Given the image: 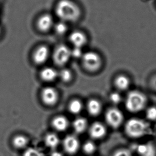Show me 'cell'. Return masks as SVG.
Here are the masks:
<instances>
[{
    "label": "cell",
    "mask_w": 156,
    "mask_h": 156,
    "mask_svg": "<svg viewBox=\"0 0 156 156\" xmlns=\"http://www.w3.org/2000/svg\"><path fill=\"white\" fill-rule=\"evenodd\" d=\"M107 129L105 126L101 122H94L89 129V134L92 139H100L105 136Z\"/></svg>",
    "instance_id": "9c48e42d"
},
{
    "label": "cell",
    "mask_w": 156,
    "mask_h": 156,
    "mask_svg": "<svg viewBox=\"0 0 156 156\" xmlns=\"http://www.w3.org/2000/svg\"><path fill=\"white\" fill-rule=\"evenodd\" d=\"M105 117L108 124L113 129H117L120 127L124 121L122 112L116 108H112L108 110Z\"/></svg>",
    "instance_id": "5b68a950"
},
{
    "label": "cell",
    "mask_w": 156,
    "mask_h": 156,
    "mask_svg": "<svg viewBox=\"0 0 156 156\" xmlns=\"http://www.w3.org/2000/svg\"><path fill=\"white\" fill-rule=\"evenodd\" d=\"M82 48L74 47V49L71 50V56L75 58H79L83 56Z\"/></svg>",
    "instance_id": "f1b7e54d"
},
{
    "label": "cell",
    "mask_w": 156,
    "mask_h": 156,
    "mask_svg": "<svg viewBox=\"0 0 156 156\" xmlns=\"http://www.w3.org/2000/svg\"><path fill=\"white\" fill-rule=\"evenodd\" d=\"M87 109L91 116H97L101 112V104L98 100L91 99L87 103Z\"/></svg>",
    "instance_id": "5bb4252c"
},
{
    "label": "cell",
    "mask_w": 156,
    "mask_h": 156,
    "mask_svg": "<svg viewBox=\"0 0 156 156\" xmlns=\"http://www.w3.org/2000/svg\"><path fill=\"white\" fill-rule=\"evenodd\" d=\"M152 85H153V87L154 88V90L156 91V77L154 78V80H153V82H152Z\"/></svg>",
    "instance_id": "4dcf8cb0"
},
{
    "label": "cell",
    "mask_w": 156,
    "mask_h": 156,
    "mask_svg": "<svg viewBox=\"0 0 156 156\" xmlns=\"http://www.w3.org/2000/svg\"><path fill=\"white\" fill-rule=\"evenodd\" d=\"M54 20L52 16L50 14H44L38 18L37 26L41 32H47L51 30L53 26Z\"/></svg>",
    "instance_id": "8fae6325"
},
{
    "label": "cell",
    "mask_w": 156,
    "mask_h": 156,
    "mask_svg": "<svg viewBox=\"0 0 156 156\" xmlns=\"http://www.w3.org/2000/svg\"><path fill=\"white\" fill-rule=\"evenodd\" d=\"M112 156H132V154L129 149H120L114 152Z\"/></svg>",
    "instance_id": "83f0119b"
},
{
    "label": "cell",
    "mask_w": 156,
    "mask_h": 156,
    "mask_svg": "<svg viewBox=\"0 0 156 156\" xmlns=\"http://www.w3.org/2000/svg\"><path fill=\"white\" fill-rule=\"evenodd\" d=\"M110 100L112 104L118 105L122 101V96L119 93L115 92L110 95Z\"/></svg>",
    "instance_id": "4316f807"
},
{
    "label": "cell",
    "mask_w": 156,
    "mask_h": 156,
    "mask_svg": "<svg viewBox=\"0 0 156 156\" xmlns=\"http://www.w3.org/2000/svg\"><path fill=\"white\" fill-rule=\"evenodd\" d=\"M49 50L48 47L42 45L36 49L33 54V60L35 63L42 65L45 63L49 57Z\"/></svg>",
    "instance_id": "30bf717a"
},
{
    "label": "cell",
    "mask_w": 156,
    "mask_h": 156,
    "mask_svg": "<svg viewBox=\"0 0 156 156\" xmlns=\"http://www.w3.org/2000/svg\"><path fill=\"white\" fill-rule=\"evenodd\" d=\"M41 98L44 104L49 106H52L57 104L58 101L59 94L55 88L47 87L43 89Z\"/></svg>",
    "instance_id": "52a82bcc"
},
{
    "label": "cell",
    "mask_w": 156,
    "mask_h": 156,
    "mask_svg": "<svg viewBox=\"0 0 156 156\" xmlns=\"http://www.w3.org/2000/svg\"><path fill=\"white\" fill-rule=\"evenodd\" d=\"M138 154L141 156H155L154 148L150 144H144L138 146Z\"/></svg>",
    "instance_id": "ac0fdd59"
},
{
    "label": "cell",
    "mask_w": 156,
    "mask_h": 156,
    "mask_svg": "<svg viewBox=\"0 0 156 156\" xmlns=\"http://www.w3.org/2000/svg\"><path fill=\"white\" fill-rule=\"evenodd\" d=\"M83 109V104L80 100L75 99L72 100L69 105V110L74 115L80 114Z\"/></svg>",
    "instance_id": "44dd1931"
},
{
    "label": "cell",
    "mask_w": 156,
    "mask_h": 156,
    "mask_svg": "<svg viewBox=\"0 0 156 156\" xmlns=\"http://www.w3.org/2000/svg\"><path fill=\"white\" fill-rule=\"evenodd\" d=\"M146 115L148 119L151 121L156 120V107L154 106L148 108L146 112Z\"/></svg>",
    "instance_id": "484cf974"
},
{
    "label": "cell",
    "mask_w": 156,
    "mask_h": 156,
    "mask_svg": "<svg viewBox=\"0 0 156 156\" xmlns=\"http://www.w3.org/2000/svg\"><path fill=\"white\" fill-rule=\"evenodd\" d=\"M55 14L64 22H73L78 20L81 15L80 7L72 0H60L55 6Z\"/></svg>",
    "instance_id": "6da1fadb"
},
{
    "label": "cell",
    "mask_w": 156,
    "mask_h": 156,
    "mask_svg": "<svg viewBox=\"0 0 156 156\" xmlns=\"http://www.w3.org/2000/svg\"><path fill=\"white\" fill-rule=\"evenodd\" d=\"M82 60L85 68L90 72L97 71L102 65L101 57L93 51H89L83 55Z\"/></svg>",
    "instance_id": "277c9868"
},
{
    "label": "cell",
    "mask_w": 156,
    "mask_h": 156,
    "mask_svg": "<svg viewBox=\"0 0 156 156\" xmlns=\"http://www.w3.org/2000/svg\"><path fill=\"white\" fill-rule=\"evenodd\" d=\"M52 125L55 130L63 132L67 129L69 126V122L67 118L65 116H58L53 119Z\"/></svg>",
    "instance_id": "4fadbf2b"
},
{
    "label": "cell",
    "mask_w": 156,
    "mask_h": 156,
    "mask_svg": "<svg viewBox=\"0 0 156 156\" xmlns=\"http://www.w3.org/2000/svg\"><path fill=\"white\" fill-rule=\"evenodd\" d=\"M55 31L57 34L63 35L67 31V26L66 22L61 21L56 23L55 25Z\"/></svg>",
    "instance_id": "d4e9b609"
},
{
    "label": "cell",
    "mask_w": 156,
    "mask_h": 156,
    "mask_svg": "<svg viewBox=\"0 0 156 156\" xmlns=\"http://www.w3.org/2000/svg\"><path fill=\"white\" fill-rule=\"evenodd\" d=\"M44 142L48 148L54 149L59 145L60 140L57 134L53 133H49L45 136Z\"/></svg>",
    "instance_id": "2e32d148"
},
{
    "label": "cell",
    "mask_w": 156,
    "mask_h": 156,
    "mask_svg": "<svg viewBox=\"0 0 156 156\" xmlns=\"http://www.w3.org/2000/svg\"><path fill=\"white\" fill-rule=\"evenodd\" d=\"M69 40L74 47L82 48L87 43V37L82 32L75 31L70 34Z\"/></svg>",
    "instance_id": "7c38bea8"
},
{
    "label": "cell",
    "mask_w": 156,
    "mask_h": 156,
    "mask_svg": "<svg viewBox=\"0 0 156 156\" xmlns=\"http://www.w3.org/2000/svg\"><path fill=\"white\" fill-rule=\"evenodd\" d=\"M80 144L77 137L73 135H67L63 141L64 149L68 154H74L78 151Z\"/></svg>",
    "instance_id": "ba28073f"
},
{
    "label": "cell",
    "mask_w": 156,
    "mask_h": 156,
    "mask_svg": "<svg viewBox=\"0 0 156 156\" xmlns=\"http://www.w3.org/2000/svg\"><path fill=\"white\" fill-rule=\"evenodd\" d=\"M71 57V50L65 45H60L55 50L53 60L57 65L62 66L67 63Z\"/></svg>",
    "instance_id": "8992f818"
},
{
    "label": "cell",
    "mask_w": 156,
    "mask_h": 156,
    "mask_svg": "<svg viewBox=\"0 0 156 156\" xmlns=\"http://www.w3.org/2000/svg\"><path fill=\"white\" fill-rule=\"evenodd\" d=\"M1 33V28H0V34Z\"/></svg>",
    "instance_id": "1f68e13d"
},
{
    "label": "cell",
    "mask_w": 156,
    "mask_h": 156,
    "mask_svg": "<svg viewBox=\"0 0 156 156\" xmlns=\"http://www.w3.org/2000/svg\"><path fill=\"white\" fill-rule=\"evenodd\" d=\"M96 145L95 144L91 141H87L83 146V149L84 152L87 154H93L96 151Z\"/></svg>",
    "instance_id": "7402d4cb"
},
{
    "label": "cell",
    "mask_w": 156,
    "mask_h": 156,
    "mask_svg": "<svg viewBox=\"0 0 156 156\" xmlns=\"http://www.w3.org/2000/svg\"><path fill=\"white\" fill-rule=\"evenodd\" d=\"M147 98L144 93L139 91H132L127 95L125 106L129 112L136 113L146 107Z\"/></svg>",
    "instance_id": "3957f363"
},
{
    "label": "cell",
    "mask_w": 156,
    "mask_h": 156,
    "mask_svg": "<svg viewBox=\"0 0 156 156\" xmlns=\"http://www.w3.org/2000/svg\"><path fill=\"white\" fill-rule=\"evenodd\" d=\"M23 156H45V154L40 150L36 148H28L23 152Z\"/></svg>",
    "instance_id": "603a6c76"
},
{
    "label": "cell",
    "mask_w": 156,
    "mask_h": 156,
    "mask_svg": "<svg viewBox=\"0 0 156 156\" xmlns=\"http://www.w3.org/2000/svg\"><path fill=\"white\" fill-rule=\"evenodd\" d=\"M115 84L119 90L124 91L129 89L130 85V80L127 76L122 75L116 77L115 80Z\"/></svg>",
    "instance_id": "d6986e66"
},
{
    "label": "cell",
    "mask_w": 156,
    "mask_h": 156,
    "mask_svg": "<svg viewBox=\"0 0 156 156\" xmlns=\"http://www.w3.org/2000/svg\"><path fill=\"white\" fill-rule=\"evenodd\" d=\"M51 156H63V154L61 152L57 151H53L51 154Z\"/></svg>",
    "instance_id": "f546056e"
},
{
    "label": "cell",
    "mask_w": 156,
    "mask_h": 156,
    "mask_svg": "<svg viewBox=\"0 0 156 156\" xmlns=\"http://www.w3.org/2000/svg\"><path fill=\"white\" fill-rule=\"evenodd\" d=\"M125 130L127 135L132 138H140L151 133L150 125L145 120L137 118L129 119Z\"/></svg>",
    "instance_id": "7a4b0ae2"
},
{
    "label": "cell",
    "mask_w": 156,
    "mask_h": 156,
    "mask_svg": "<svg viewBox=\"0 0 156 156\" xmlns=\"http://www.w3.org/2000/svg\"><path fill=\"white\" fill-rule=\"evenodd\" d=\"M87 120L83 117L76 118L74 120L73 126L74 131L77 133H82L85 131L87 127Z\"/></svg>",
    "instance_id": "e0dca14e"
},
{
    "label": "cell",
    "mask_w": 156,
    "mask_h": 156,
    "mask_svg": "<svg viewBox=\"0 0 156 156\" xmlns=\"http://www.w3.org/2000/svg\"><path fill=\"white\" fill-rule=\"evenodd\" d=\"M29 141L27 137L22 135H17L13 140V144L15 148L23 149L27 146Z\"/></svg>",
    "instance_id": "ffe728a7"
},
{
    "label": "cell",
    "mask_w": 156,
    "mask_h": 156,
    "mask_svg": "<svg viewBox=\"0 0 156 156\" xmlns=\"http://www.w3.org/2000/svg\"><path fill=\"white\" fill-rule=\"evenodd\" d=\"M41 77L43 80L47 82L55 80L58 76L56 70L51 67L45 68L41 72Z\"/></svg>",
    "instance_id": "9a60e30c"
},
{
    "label": "cell",
    "mask_w": 156,
    "mask_h": 156,
    "mask_svg": "<svg viewBox=\"0 0 156 156\" xmlns=\"http://www.w3.org/2000/svg\"><path fill=\"white\" fill-rule=\"evenodd\" d=\"M59 76L61 80L64 82H69L71 80L73 77V74L70 70L68 69H63L59 73Z\"/></svg>",
    "instance_id": "cb8c5ba5"
}]
</instances>
